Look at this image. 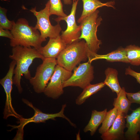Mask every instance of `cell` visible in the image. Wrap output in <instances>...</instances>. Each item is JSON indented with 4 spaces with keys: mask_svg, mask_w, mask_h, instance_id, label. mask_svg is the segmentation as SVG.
Instances as JSON below:
<instances>
[{
    "mask_svg": "<svg viewBox=\"0 0 140 140\" xmlns=\"http://www.w3.org/2000/svg\"><path fill=\"white\" fill-rule=\"evenodd\" d=\"M73 0V2H74V1H75L76 0Z\"/></svg>",
    "mask_w": 140,
    "mask_h": 140,
    "instance_id": "obj_29",
    "label": "cell"
},
{
    "mask_svg": "<svg viewBox=\"0 0 140 140\" xmlns=\"http://www.w3.org/2000/svg\"><path fill=\"white\" fill-rule=\"evenodd\" d=\"M79 0L73 2L70 14L65 17H58L54 20L57 23L65 20L67 23L66 29L62 31L60 36L62 39L67 45L79 40L81 34V26L78 25L76 23L75 15Z\"/></svg>",
    "mask_w": 140,
    "mask_h": 140,
    "instance_id": "obj_10",
    "label": "cell"
},
{
    "mask_svg": "<svg viewBox=\"0 0 140 140\" xmlns=\"http://www.w3.org/2000/svg\"><path fill=\"white\" fill-rule=\"evenodd\" d=\"M126 115L118 111L117 117L109 129L101 134L103 140H121L125 139L124 130L125 127Z\"/></svg>",
    "mask_w": 140,
    "mask_h": 140,
    "instance_id": "obj_12",
    "label": "cell"
},
{
    "mask_svg": "<svg viewBox=\"0 0 140 140\" xmlns=\"http://www.w3.org/2000/svg\"><path fill=\"white\" fill-rule=\"evenodd\" d=\"M7 9L0 7V28L10 30L12 29L15 22L13 20L10 21L6 16Z\"/></svg>",
    "mask_w": 140,
    "mask_h": 140,
    "instance_id": "obj_24",
    "label": "cell"
},
{
    "mask_svg": "<svg viewBox=\"0 0 140 140\" xmlns=\"http://www.w3.org/2000/svg\"><path fill=\"white\" fill-rule=\"evenodd\" d=\"M107 112V109L101 111H98L95 110H92L90 118L84 128V132L85 133L89 131L90 135H93L99 126L103 122Z\"/></svg>",
    "mask_w": 140,
    "mask_h": 140,
    "instance_id": "obj_17",
    "label": "cell"
},
{
    "mask_svg": "<svg viewBox=\"0 0 140 140\" xmlns=\"http://www.w3.org/2000/svg\"><path fill=\"white\" fill-rule=\"evenodd\" d=\"M16 62L12 60L10 64L9 70L5 76L0 80V83L4 88L6 95L5 105L3 112V118L7 119L12 116L18 120L22 116L15 110L12 103L11 93L12 89L13 78Z\"/></svg>",
    "mask_w": 140,
    "mask_h": 140,
    "instance_id": "obj_11",
    "label": "cell"
},
{
    "mask_svg": "<svg viewBox=\"0 0 140 140\" xmlns=\"http://www.w3.org/2000/svg\"><path fill=\"white\" fill-rule=\"evenodd\" d=\"M118 110L114 107L107 112L102 125L99 129V132L101 135L107 131L111 127L117 116Z\"/></svg>",
    "mask_w": 140,
    "mask_h": 140,
    "instance_id": "obj_22",
    "label": "cell"
},
{
    "mask_svg": "<svg viewBox=\"0 0 140 140\" xmlns=\"http://www.w3.org/2000/svg\"><path fill=\"white\" fill-rule=\"evenodd\" d=\"M125 127L127 131L124 132L125 139L128 140H139L140 133V106L132 110L129 114L125 116Z\"/></svg>",
    "mask_w": 140,
    "mask_h": 140,
    "instance_id": "obj_13",
    "label": "cell"
},
{
    "mask_svg": "<svg viewBox=\"0 0 140 140\" xmlns=\"http://www.w3.org/2000/svg\"><path fill=\"white\" fill-rule=\"evenodd\" d=\"M99 11L97 9L84 18L80 23L81 34L79 40L85 41L89 50L88 60L89 61L94 54H97L102 44L97 35L98 27L101 23L102 19L99 16Z\"/></svg>",
    "mask_w": 140,
    "mask_h": 140,
    "instance_id": "obj_4",
    "label": "cell"
},
{
    "mask_svg": "<svg viewBox=\"0 0 140 140\" xmlns=\"http://www.w3.org/2000/svg\"><path fill=\"white\" fill-rule=\"evenodd\" d=\"M50 11L51 15H55L58 17H65L67 15L64 12L63 5L61 0H49Z\"/></svg>",
    "mask_w": 140,
    "mask_h": 140,
    "instance_id": "obj_23",
    "label": "cell"
},
{
    "mask_svg": "<svg viewBox=\"0 0 140 140\" xmlns=\"http://www.w3.org/2000/svg\"><path fill=\"white\" fill-rule=\"evenodd\" d=\"M64 4L66 5H70L72 3L71 0H63Z\"/></svg>",
    "mask_w": 140,
    "mask_h": 140,
    "instance_id": "obj_28",
    "label": "cell"
},
{
    "mask_svg": "<svg viewBox=\"0 0 140 140\" xmlns=\"http://www.w3.org/2000/svg\"><path fill=\"white\" fill-rule=\"evenodd\" d=\"M83 3V10L82 14L77 20L80 23L85 17L89 15L97 9L104 6L110 7L114 9L115 2L114 1L103 3L99 0H82Z\"/></svg>",
    "mask_w": 140,
    "mask_h": 140,
    "instance_id": "obj_15",
    "label": "cell"
},
{
    "mask_svg": "<svg viewBox=\"0 0 140 140\" xmlns=\"http://www.w3.org/2000/svg\"><path fill=\"white\" fill-rule=\"evenodd\" d=\"M57 65L56 59L45 58L37 67L35 75L29 80L35 92L44 93Z\"/></svg>",
    "mask_w": 140,
    "mask_h": 140,
    "instance_id": "obj_7",
    "label": "cell"
},
{
    "mask_svg": "<svg viewBox=\"0 0 140 140\" xmlns=\"http://www.w3.org/2000/svg\"><path fill=\"white\" fill-rule=\"evenodd\" d=\"M105 74L106 78L103 82L106 85L108 86L113 92H115L118 95L122 88L118 79V71L115 69L108 67L105 70Z\"/></svg>",
    "mask_w": 140,
    "mask_h": 140,
    "instance_id": "obj_18",
    "label": "cell"
},
{
    "mask_svg": "<svg viewBox=\"0 0 140 140\" xmlns=\"http://www.w3.org/2000/svg\"><path fill=\"white\" fill-rule=\"evenodd\" d=\"M12 53L9 58L16 62L13 83L17 87L19 92L21 93L23 90L20 84L22 76L24 75L26 79L29 80L32 77L29 68L33 60L37 58L43 60L44 59L34 47L18 46L12 47Z\"/></svg>",
    "mask_w": 140,
    "mask_h": 140,
    "instance_id": "obj_1",
    "label": "cell"
},
{
    "mask_svg": "<svg viewBox=\"0 0 140 140\" xmlns=\"http://www.w3.org/2000/svg\"><path fill=\"white\" fill-rule=\"evenodd\" d=\"M23 102L27 106L32 108L34 111V115L31 117L25 118L22 117L18 120V125H9L12 127V129H17L16 135L13 140H23L24 135V128L25 126L28 123L34 122L36 123H45L46 121L49 120H55V118L59 117L64 118L67 120L72 127H76L75 124L73 123L64 114L65 108L67 106L66 104H63L61 109L59 112L54 114H48L43 113L40 110L33 106L32 103L26 99H23Z\"/></svg>",
    "mask_w": 140,
    "mask_h": 140,
    "instance_id": "obj_5",
    "label": "cell"
},
{
    "mask_svg": "<svg viewBox=\"0 0 140 140\" xmlns=\"http://www.w3.org/2000/svg\"><path fill=\"white\" fill-rule=\"evenodd\" d=\"M88 51L84 40H79L67 45L56 58L57 64L72 72L78 64L88 59Z\"/></svg>",
    "mask_w": 140,
    "mask_h": 140,
    "instance_id": "obj_3",
    "label": "cell"
},
{
    "mask_svg": "<svg viewBox=\"0 0 140 140\" xmlns=\"http://www.w3.org/2000/svg\"><path fill=\"white\" fill-rule=\"evenodd\" d=\"M125 48L129 63L133 65H140V47L134 45H131Z\"/></svg>",
    "mask_w": 140,
    "mask_h": 140,
    "instance_id": "obj_21",
    "label": "cell"
},
{
    "mask_svg": "<svg viewBox=\"0 0 140 140\" xmlns=\"http://www.w3.org/2000/svg\"><path fill=\"white\" fill-rule=\"evenodd\" d=\"M0 37H6L11 40L13 39V36L11 31L9 30L0 28Z\"/></svg>",
    "mask_w": 140,
    "mask_h": 140,
    "instance_id": "obj_27",
    "label": "cell"
},
{
    "mask_svg": "<svg viewBox=\"0 0 140 140\" xmlns=\"http://www.w3.org/2000/svg\"><path fill=\"white\" fill-rule=\"evenodd\" d=\"M72 72L68 71L57 65L50 81L44 93L48 97L54 99L58 98L64 93V83L72 75Z\"/></svg>",
    "mask_w": 140,
    "mask_h": 140,
    "instance_id": "obj_8",
    "label": "cell"
},
{
    "mask_svg": "<svg viewBox=\"0 0 140 140\" xmlns=\"http://www.w3.org/2000/svg\"><path fill=\"white\" fill-rule=\"evenodd\" d=\"M127 96L131 102L135 103L140 105V90L135 93L126 92Z\"/></svg>",
    "mask_w": 140,
    "mask_h": 140,
    "instance_id": "obj_25",
    "label": "cell"
},
{
    "mask_svg": "<svg viewBox=\"0 0 140 140\" xmlns=\"http://www.w3.org/2000/svg\"><path fill=\"white\" fill-rule=\"evenodd\" d=\"M73 70L72 75L64 82V88L69 86L77 87L83 89L90 84L94 78L93 67L88 61L79 64Z\"/></svg>",
    "mask_w": 140,
    "mask_h": 140,
    "instance_id": "obj_9",
    "label": "cell"
},
{
    "mask_svg": "<svg viewBox=\"0 0 140 140\" xmlns=\"http://www.w3.org/2000/svg\"><path fill=\"white\" fill-rule=\"evenodd\" d=\"M125 74L129 75L136 79L137 82L140 84V73L135 72L130 67L126 68Z\"/></svg>",
    "mask_w": 140,
    "mask_h": 140,
    "instance_id": "obj_26",
    "label": "cell"
},
{
    "mask_svg": "<svg viewBox=\"0 0 140 140\" xmlns=\"http://www.w3.org/2000/svg\"><path fill=\"white\" fill-rule=\"evenodd\" d=\"M116 98H114L113 103L114 107L116 108L118 111L127 115L130 109L131 102L127 98L124 87L122 88L119 93L117 95Z\"/></svg>",
    "mask_w": 140,
    "mask_h": 140,
    "instance_id": "obj_19",
    "label": "cell"
},
{
    "mask_svg": "<svg viewBox=\"0 0 140 140\" xmlns=\"http://www.w3.org/2000/svg\"><path fill=\"white\" fill-rule=\"evenodd\" d=\"M67 45L60 35L56 38H49L47 44L37 50L44 59H56Z\"/></svg>",
    "mask_w": 140,
    "mask_h": 140,
    "instance_id": "obj_14",
    "label": "cell"
},
{
    "mask_svg": "<svg viewBox=\"0 0 140 140\" xmlns=\"http://www.w3.org/2000/svg\"><path fill=\"white\" fill-rule=\"evenodd\" d=\"M105 85L104 82L88 85L83 89V91L75 99L76 104L78 105L82 104L87 99L100 90Z\"/></svg>",
    "mask_w": 140,
    "mask_h": 140,
    "instance_id": "obj_20",
    "label": "cell"
},
{
    "mask_svg": "<svg viewBox=\"0 0 140 140\" xmlns=\"http://www.w3.org/2000/svg\"><path fill=\"white\" fill-rule=\"evenodd\" d=\"M102 59H105L109 62H120L129 63L125 48L122 47L106 54H95L89 62L91 63L94 60Z\"/></svg>",
    "mask_w": 140,
    "mask_h": 140,
    "instance_id": "obj_16",
    "label": "cell"
},
{
    "mask_svg": "<svg viewBox=\"0 0 140 140\" xmlns=\"http://www.w3.org/2000/svg\"><path fill=\"white\" fill-rule=\"evenodd\" d=\"M50 3L48 1L45 7L39 11L36 10V8H32L30 11L33 13L37 19L36 24L34 27L40 32L41 37L43 42L46 41V38H55L60 35L62 29L59 22L54 26L52 25L50 20L51 15L50 11Z\"/></svg>",
    "mask_w": 140,
    "mask_h": 140,
    "instance_id": "obj_6",
    "label": "cell"
},
{
    "mask_svg": "<svg viewBox=\"0 0 140 140\" xmlns=\"http://www.w3.org/2000/svg\"><path fill=\"white\" fill-rule=\"evenodd\" d=\"M11 31L13 38L10 40V45L12 47L18 46L32 47L38 50L42 47L43 41L40 32L35 27L30 26L25 18L19 19Z\"/></svg>",
    "mask_w": 140,
    "mask_h": 140,
    "instance_id": "obj_2",
    "label": "cell"
}]
</instances>
